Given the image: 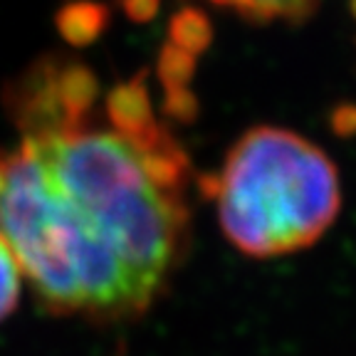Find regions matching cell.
Masks as SVG:
<instances>
[{
    "label": "cell",
    "mask_w": 356,
    "mask_h": 356,
    "mask_svg": "<svg viewBox=\"0 0 356 356\" xmlns=\"http://www.w3.org/2000/svg\"><path fill=\"white\" fill-rule=\"evenodd\" d=\"M0 235L38 302L57 317L122 322L161 295L25 144L0 149Z\"/></svg>",
    "instance_id": "obj_1"
},
{
    "label": "cell",
    "mask_w": 356,
    "mask_h": 356,
    "mask_svg": "<svg viewBox=\"0 0 356 356\" xmlns=\"http://www.w3.org/2000/svg\"><path fill=\"white\" fill-rule=\"evenodd\" d=\"M200 188L216 198L222 235L248 257L292 255L314 245L341 208L339 171L305 136L277 127L245 131Z\"/></svg>",
    "instance_id": "obj_2"
},
{
    "label": "cell",
    "mask_w": 356,
    "mask_h": 356,
    "mask_svg": "<svg viewBox=\"0 0 356 356\" xmlns=\"http://www.w3.org/2000/svg\"><path fill=\"white\" fill-rule=\"evenodd\" d=\"M22 144L104 230L124 260L163 292L188 240L186 193L156 184L136 144L117 131L84 127Z\"/></svg>",
    "instance_id": "obj_3"
},
{
    "label": "cell",
    "mask_w": 356,
    "mask_h": 356,
    "mask_svg": "<svg viewBox=\"0 0 356 356\" xmlns=\"http://www.w3.org/2000/svg\"><path fill=\"white\" fill-rule=\"evenodd\" d=\"M99 79L84 62L44 55L3 89V109L22 139H47L89 127Z\"/></svg>",
    "instance_id": "obj_4"
},
{
    "label": "cell",
    "mask_w": 356,
    "mask_h": 356,
    "mask_svg": "<svg viewBox=\"0 0 356 356\" xmlns=\"http://www.w3.org/2000/svg\"><path fill=\"white\" fill-rule=\"evenodd\" d=\"M104 111L111 129L127 139H139L149 129L156 127L151 92L146 72L134 74L131 79L117 84L104 99Z\"/></svg>",
    "instance_id": "obj_5"
},
{
    "label": "cell",
    "mask_w": 356,
    "mask_h": 356,
    "mask_svg": "<svg viewBox=\"0 0 356 356\" xmlns=\"http://www.w3.org/2000/svg\"><path fill=\"white\" fill-rule=\"evenodd\" d=\"M111 13L99 0H70L57 10L55 25L60 38L72 47H89L109 28Z\"/></svg>",
    "instance_id": "obj_6"
},
{
    "label": "cell",
    "mask_w": 356,
    "mask_h": 356,
    "mask_svg": "<svg viewBox=\"0 0 356 356\" xmlns=\"http://www.w3.org/2000/svg\"><path fill=\"white\" fill-rule=\"evenodd\" d=\"M213 3L233 8L245 20L252 22H300L307 20L319 6V0H213Z\"/></svg>",
    "instance_id": "obj_7"
},
{
    "label": "cell",
    "mask_w": 356,
    "mask_h": 356,
    "mask_svg": "<svg viewBox=\"0 0 356 356\" xmlns=\"http://www.w3.org/2000/svg\"><path fill=\"white\" fill-rule=\"evenodd\" d=\"M168 42L198 57L213 42V25L208 15L198 8H184L168 22Z\"/></svg>",
    "instance_id": "obj_8"
},
{
    "label": "cell",
    "mask_w": 356,
    "mask_h": 356,
    "mask_svg": "<svg viewBox=\"0 0 356 356\" xmlns=\"http://www.w3.org/2000/svg\"><path fill=\"white\" fill-rule=\"evenodd\" d=\"M195 70H198V57L171 42L163 44L161 52H159V60H156V77H159L163 89L188 87Z\"/></svg>",
    "instance_id": "obj_9"
},
{
    "label": "cell",
    "mask_w": 356,
    "mask_h": 356,
    "mask_svg": "<svg viewBox=\"0 0 356 356\" xmlns=\"http://www.w3.org/2000/svg\"><path fill=\"white\" fill-rule=\"evenodd\" d=\"M22 270L13 255L10 245L0 235V322H6L20 302Z\"/></svg>",
    "instance_id": "obj_10"
},
{
    "label": "cell",
    "mask_w": 356,
    "mask_h": 356,
    "mask_svg": "<svg viewBox=\"0 0 356 356\" xmlns=\"http://www.w3.org/2000/svg\"><path fill=\"white\" fill-rule=\"evenodd\" d=\"M161 111H163V117L171 119V122L193 124L195 119H198V114H200V102L188 87L163 89Z\"/></svg>",
    "instance_id": "obj_11"
},
{
    "label": "cell",
    "mask_w": 356,
    "mask_h": 356,
    "mask_svg": "<svg viewBox=\"0 0 356 356\" xmlns=\"http://www.w3.org/2000/svg\"><path fill=\"white\" fill-rule=\"evenodd\" d=\"M329 127L337 136L341 139H351L356 136V104L344 102V104L334 106L332 114H329Z\"/></svg>",
    "instance_id": "obj_12"
},
{
    "label": "cell",
    "mask_w": 356,
    "mask_h": 356,
    "mask_svg": "<svg viewBox=\"0 0 356 356\" xmlns=\"http://www.w3.org/2000/svg\"><path fill=\"white\" fill-rule=\"evenodd\" d=\"M119 6L131 22H151L161 10V0H119Z\"/></svg>",
    "instance_id": "obj_13"
},
{
    "label": "cell",
    "mask_w": 356,
    "mask_h": 356,
    "mask_svg": "<svg viewBox=\"0 0 356 356\" xmlns=\"http://www.w3.org/2000/svg\"><path fill=\"white\" fill-rule=\"evenodd\" d=\"M349 10H351V15L356 17V0H349Z\"/></svg>",
    "instance_id": "obj_14"
}]
</instances>
